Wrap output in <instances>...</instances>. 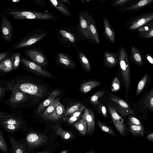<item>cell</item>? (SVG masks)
<instances>
[{
  "instance_id": "cell-1",
  "label": "cell",
  "mask_w": 153,
  "mask_h": 153,
  "mask_svg": "<svg viewBox=\"0 0 153 153\" xmlns=\"http://www.w3.org/2000/svg\"><path fill=\"white\" fill-rule=\"evenodd\" d=\"M28 78L8 81L5 87L15 88L28 94L38 97H43L48 91L45 83L39 78L33 77Z\"/></svg>"
},
{
  "instance_id": "cell-2",
  "label": "cell",
  "mask_w": 153,
  "mask_h": 153,
  "mask_svg": "<svg viewBox=\"0 0 153 153\" xmlns=\"http://www.w3.org/2000/svg\"><path fill=\"white\" fill-rule=\"evenodd\" d=\"M4 13L16 19H41L56 22L58 19L54 14L47 12L7 8Z\"/></svg>"
},
{
  "instance_id": "cell-3",
  "label": "cell",
  "mask_w": 153,
  "mask_h": 153,
  "mask_svg": "<svg viewBox=\"0 0 153 153\" xmlns=\"http://www.w3.org/2000/svg\"><path fill=\"white\" fill-rule=\"evenodd\" d=\"M55 33L58 40L69 48L75 47L81 41V37L76 31L65 27L57 28Z\"/></svg>"
},
{
  "instance_id": "cell-4",
  "label": "cell",
  "mask_w": 153,
  "mask_h": 153,
  "mask_svg": "<svg viewBox=\"0 0 153 153\" xmlns=\"http://www.w3.org/2000/svg\"><path fill=\"white\" fill-rule=\"evenodd\" d=\"M118 62L125 90L128 91L131 82L130 63L127 52L123 47H121L119 49Z\"/></svg>"
},
{
  "instance_id": "cell-5",
  "label": "cell",
  "mask_w": 153,
  "mask_h": 153,
  "mask_svg": "<svg viewBox=\"0 0 153 153\" xmlns=\"http://www.w3.org/2000/svg\"><path fill=\"white\" fill-rule=\"evenodd\" d=\"M7 91H10L11 94L9 98L1 101L8 105L12 110L14 111L20 108L21 104L25 102L27 99L28 94L15 88H5Z\"/></svg>"
},
{
  "instance_id": "cell-6",
  "label": "cell",
  "mask_w": 153,
  "mask_h": 153,
  "mask_svg": "<svg viewBox=\"0 0 153 153\" xmlns=\"http://www.w3.org/2000/svg\"><path fill=\"white\" fill-rule=\"evenodd\" d=\"M48 35V32L43 30H35L16 43L14 47L18 49L30 46L41 41Z\"/></svg>"
},
{
  "instance_id": "cell-7",
  "label": "cell",
  "mask_w": 153,
  "mask_h": 153,
  "mask_svg": "<svg viewBox=\"0 0 153 153\" xmlns=\"http://www.w3.org/2000/svg\"><path fill=\"white\" fill-rule=\"evenodd\" d=\"M153 19V13H145L134 16L126 22L125 26L128 30L134 31Z\"/></svg>"
},
{
  "instance_id": "cell-8",
  "label": "cell",
  "mask_w": 153,
  "mask_h": 153,
  "mask_svg": "<svg viewBox=\"0 0 153 153\" xmlns=\"http://www.w3.org/2000/svg\"><path fill=\"white\" fill-rule=\"evenodd\" d=\"M108 94L111 100L110 104L123 116L134 114V110L125 101L113 94Z\"/></svg>"
},
{
  "instance_id": "cell-9",
  "label": "cell",
  "mask_w": 153,
  "mask_h": 153,
  "mask_svg": "<svg viewBox=\"0 0 153 153\" xmlns=\"http://www.w3.org/2000/svg\"><path fill=\"white\" fill-rule=\"evenodd\" d=\"M21 61L29 71L38 77L47 78L53 77L51 72L33 61L25 58L21 59Z\"/></svg>"
},
{
  "instance_id": "cell-10",
  "label": "cell",
  "mask_w": 153,
  "mask_h": 153,
  "mask_svg": "<svg viewBox=\"0 0 153 153\" xmlns=\"http://www.w3.org/2000/svg\"><path fill=\"white\" fill-rule=\"evenodd\" d=\"M24 53L33 62L41 67L45 68L48 67V60L45 54L39 49H27Z\"/></svg>"
},
{
  "instance_id": "cell-11",
  "label": "cell",
  "mask_w": 153,
  "mask_h": 153,
  "mask_svg": "<svg viewBox=\"0 0 153 153\" xmlns=\"http://www.w3.org/2000/svg\"><path fill=\"white\" fill-rule=\"evenodd\" d=\"M25 140L26 146L28 147L27 152L33 147L44 144L47 140V138L44 135L31 132L27 134Z\"/></svg>"
},
{
  "instance_id": "cell-12",
  "label": "cell",
  "mask_w": 153,
  "mask_h": 153,
  "mask_svg": "<svg viewBox=\"0 0 153 153\" xmlns=\"http://www.w3.org/2000/svg\"><path fill=\"white\" fill-rule=\"evenodd\" d=\"M55 59L56 64L64 68L72 70L76 67L75 62L66 53L58 52L55 56Z\"/></svg>"
},
{
  "instance_id": "cell-13",
  "label": "cell",
  "mask_w": 153,
  "mask_h": 153,
  "mask_svg": "<svg viewBox=\"0 0 153 153\" xmlns=\"http://www.w3.org/2000/svg\"><path fill=\"white\" fill-rule=\"evenodd\" d=\"M107 104L109 111L116 128L120 134L123 135L126 130V127L123 119L109 103Z\"/></svg>"
},
{
  "instance_id": "cell-14",
  "label": "cell",
  "mask_w": 153,
  "mask_h": 153,
  "mask_svg": "<svg viewBox=\"0 0 153 153\" xmlns=\"http://www.w3.org/2000/svg\"><path fill=\"white\" fill-rule=\"evenodd\" d=\"M86 19L89 26L90 33L93 42L98 44L100 43V40L96 23L92 15L86 10L82 11Z\"/></svg>"
},
{
  "instance_id": "cell-15",
  "label": "cell",
  "mask_w": 153,
  "mask_h": 153,
  "mask_svg": "<svg viewBox=\"0 0 153 153\" xmlns=\"http://www.w3.org/2000/svg\"><path fill=\"white\" fill-rule=\"evenodd\" d=\"M153 1V0H140L131 5L120 7L117 9V10L123 13L126 12H135L148 6Z\"/></svg>"
},
{
  "instance_id": "cell-16",
  "label": "cell",
  "mask_w": 153,
  "mask_h": 153,
  "mask_svg": "<svg viewBox=\"0 0 153 153\" xmlns=\"http://www.w3.org/2000/svg\"><path fill=\"white\" fill-rule=\"evenodd\" d=\"M79 22L78 29L82 36L88 41L93 42L87 21L84 16L82 11L79 13Z\"/></svg>"
},
{
  "instance_id": "cell-17",
  "label": "cell",
  "mask_w": 153,
  "mask_h": 153,
  "mask_svg": "<svg viewBox=\"0 0 153 153\" xmlns=\"http://www.w3.org/2000/svg\"><path fill=\"white\" fill-rule=\"evenodd\" d=\"M1 29L2 35L7 41H10L13 33L12 25L9 19L5 15L1 14Z\"/></svg>"
},
{
  "instance_id": "cell-18",
  "label": "cell",
  "mask_w": 153,
  "mask_h": 153,
  "mask_svg": "<svg viewBox=\"0 0 153 153\" xmlns=\"http://www.w3.org/2000/svg\"><path fill=\"white\" fill-rule=\"evenodd\" d=\"M59 100V98L54 99L48 106L40 116L46 120L56 121L59 119L55 111V105Z\"/></svg>"
},
{
  "instance_id": "cell-19",
  "label": "cell",
  "mask_w": 153,
  "mask_h": 153,
  "mask_svg": "<svg viewBox=\"0 0 153 153\" xmlns=\"http://www.w3.org/2000/svg\"><path fill=\"white\" fill-rule=\"evenodd\" d=\"M8 139L11 146L10 152L13 153H27V149L25 143H20L13 135L9 136Z\"/></svg>"
},
{
  "instance_id": "cell-20",
  "label": "cell",
  "mask_w": 153,
  "mask_h": 153,
  "mask_svg": "<svg viewBox=\"0 0 153 153\" xmlns=\"http://www.w3.org/2000/svg\"><path fill=\"white\" fill-rule=\"evenodd\" d=\"M82 116L85 119L87 125V132L88 134H91L95 128L94 114L90 109L85 108L84 110Z\"/></svg>"
},
{
  "instance_id": "cell-21",
  "label": "cell",
  "mask_w": 153,
  "mask_h": 153,
  "mask_svg": "<svg viewBox=\"0 0 153 153\" xmlns=\"http://www.w3.org/2000/svg\"><path fill=\"white\" fill-rule=\"evenodd\" d=\"M50 4L62 15L71 17V13L65 4L60 0H48Z\"/></svg>"
},
{
  "instance_id": "cell-22",
  "label": "cell",
  "mask_w": 153,
  "mask_h": 153,
  "mask_svg": "<svg viewBox=\"0 0 153 153\" xmlns=\"http://www.w3.org/2000/svg\"><path fill=\"white\" fill-rule=\"evenodd\" d=\"M102 20L104 25V34L107 38L112 43L115 41V32L111 27L108 18L103 17Z\"/></svg>"
},
{
  "instance_id": "cell-23",
  "label": "cell",
  "mask_w": 153,
  "mask_h": 153,
  "mask_svg": "<svg viewBox=\"0 0 153 153\" xmlns=\"http://www.w3.org/2000/svg\"><path fill=\"white\" fill-rule=\"evenodd\" d=\"M118 61L117 54L114 53L105 52L104 53V64L108 68H114Z\"/></svg>"
},
{
  "instance_id": "cell-24",
  "label": "cell",
  "mask_w": 153,
  "mask_h": 153,
  "mask_svg": "<svg viewBox=\"0 0 153 153\" xmlns=\"http://www.w3.org/2000/svg\"><path fill=\"white\" fill-rule=\"evenodd\" d=\"M61 93V91L58 89L53 90L48 98L39 105L37 109V113L38 114L42 112Z\"/></svg>"
},
{
  "instance_id": "cell-25",
  "label": "cell",
  "mask_w": 153,
  "mask_h": 153,
  "mask_svg": "<svg viewBox=\"0 0 153 153\" xmlns=\"http://www.w3.org/2000/svg\"><path fill=\"white\" fill-rule=\"evenodd\" d=\"M0 123L19 125L24 127V120L20 115H15L10 117L0 119Z\"/></svg>"
},
{
  "instance_id": "cell-26",
  "label": "cell",
  "mask_w": 153,
  "mask_h": 153,
  "mask_svg": "<svg viewBox=\"0 0 153 153\" xmlns=\"http://www.w3.org/2000/svg\"><path fill=\"white\" fill-rule=\"evenodd\" d=\"M76 50L79 61L83 69L87 72H90L91 71V65L86 56L82 50L78 49H76Z\"/></svg>"
},
{
  "instance_id": "cell-27",
  "label": "cell",
  "mask_w": 153,
  "mask_h": 153,
  "mask_svg": "<svg viewBox=\"0 0 153 153\" xmlns=\"http://www.w3.org/2000/svg\"><path fill=\"white\" fill-rule=\"evenodd\" d=\"M100 84L101 82L99 81L89 80L82 83L80 86V90L83 93L86 94L99 85Z\"/></svg>"
},
{
  "instance_id": "cell-28",
  "label": "cell",
  "mask_w": 153,
  "mask_h": 153,
  "mask_svg": "<svg viewBox=\"0 0 153 153\" xmlns=\"http://www.w3.org/2000/svg\"><path fill=\"white\" fill-rule=\"evenodd\" d=\"M131 55L134 62L137 65L141 66L143 64V61L140 52L134 46L131 47Z\"/></svg>"
},
{
  "instance_id": "cell-29",
  "label": "cell",
  "mask_w": 153,
  "mask_h": 153,
  "mask_svg": "<svg viewBox=\"0 0 153 153\" xmlns=\"http://www.w3.org/2000/svg\"><path fill=\"white\" fill-rule=\"evenodd\" d=\"M143 107L151 111L153 110V89L152 88L146 96L143 102Z\"/></svg>"
},
{
  "instance_id": "cell-30",
  "label": "cell",
  "mask_w": 153,
  "mask_h": 153,
  "mask_svg": "<svg viewBox=\"0 0 153 153\" xmlns=\"http://www.w3.org/2000/svg\"><path fill=\"white\" fill-rule=\"evenodd\" d=\"M73 126L81 134L84 135L86 134L87 131V125L85 119L82 116V118Z\"/></svg>"
},
{
  "instance_id": "cell-31",
  "label": "cell",
  "mask_w": 153,
  "mask_h": 153,
  "mask_svg": "<svg viewBox=\"0 0 153 153\" xmlns=\"http://www.w3.org/2000/svg\"><path fill=\"white\" fill-rule=\"evenodd\" d=\"M13 67L10 58H4L0 61V71L5 72L12 71Z\"/></svg>"
},
{
  "instance_id": "cell-32",
  "label": "cell",
  "mask_w": 153,
  "mask_h": 153,
  "mask_svg": "<svg viewBox=\"0 0 153 153\" xmlns=\"http://www.w3.org/2000/svg\"><path fill=\"white\" fill-rule=\"evenodd\" d=\"M0 126L4 130L10 133L19 131L24 129V127L21 126L3 123H0Z\"/></svg>"
},
{
  "instance_id": "cell-33",
  "label": "cell",
  "mask_w": 153,
  "mask_h": 153,
  "mask_svg": "<svg viewBox=\"0 0 153 153\" xmlns=\"http://www.w3.org/2000/svg\"><path fill=\"white\" fill-rule=\"evenodd\" d=\"M56 134L61 136L63 139H68L71 138L70 133L68 131L63 130L59 124L52 126Z\"/></svg>"
},
{
  "instance_id": "cell-34",
  "label": "cell",
  "mask_w": 153,
  "mask_h": 153,
  "mask_svg": "<svg viewBox=\"0 0 153 153\" xmlns=\"http://www.w3.org/2000/svg\"><path fill=\"white\" fill-rule=\"evenodd\" d=\"M131 132L134 135L143 136L144 134V130L142 125L135 126L130 122H128Z\"/></svg>"
},
{
  "instance_id": "cell-35",
  "label": "cell",
  "mask_w": 153,
  "mask_h": 153,
  "mask_svg": "<svg viewBox=\"0 0 153 153\" xmlns=\"http://www.w3.org/2000/svg\"><path fill=\"white\" fill-rule=\"evenodd\" d=\"M0 150L5 153L9 152V148L7 145L4 133L0 128Z\"/></svg>"
},
{
  "instance_id": "cell-36",
  "label": "cell",
  "mask_w": 153,
  "mask_h": 153,
  "mask_svg": "<svg viewBox=\"0 0 153 153\" xmlns=\"http://www.w3.org/2000/svg\"><path fill=\"white\" fill-rule=\"evenodd\" d=\"M149 78L148 74H145L139 82L136 91V94L139 95L142 91L146 85Z\"/></svg>"
},
{
  "instance_id": "cell-37",
  "label": "cell",
  "mask_w": 153,
  "mask_h": 153,
  "mask_svg": "<svg viewBox=\"0 0 153 153\" xmlns=\"http://www.w3.org/2000/svg\"><path fill=\"white\" fill-rule=\"evenodd\" d=\"M140 0H119L111 4L113 7H122L132 4Z\"/></svg>"
},
{
  "instance_id": "cell-38",
  "label": "cell",
  "mask_w": 153,
  "mask_h": 153,
  "mask_svg": "<svg viewBox=\"0 0 153 153\" xmlns=\"http://www.w3.org/2000/svg\"><path fill=\"white\" fill-rule=\"evenodd\" d=\"M13 68L16 69L19 66L20 60V53H15L13 54L11 56Z\"/></svg>"
},
{
  "instance_id": "cell-39",
  "label": "cell",
  "mask_w": 153,
  "mask_h": 153,
  "mask_svg": "<svg viewBox=\"0 0 153 153\" xmlns=\"http://www.w3.org/2000/svg\"><path fill=\"white\" fill-rule=\"evenodd\" d=\"M105 93L104 90H100L96 92L91 98V102L94 105H98L99 104L98 99L103 95Z\"/></svg>"
},
{
  "instance_id": "cell-40",
  "label": "cell",
  "mask_w": 153,
  "mask_h": 153,
  "mask_svg": "<svg viewBox=\"0 0 153 153\" xmlns=\"http://www.w3.org/2000/svg\"><path fill=\"white\" fill-rule=\"evenodd\" d=\"M55 111L58 119L64 117L65 113V108L64 106L59 101L55 105Z\"/></svg>"
},
{
  "instance_id": "cell-41",
  "label": "cell",
  "mask_w": 153,
  "mask_h": 153,
  "mask_svg": "<svg viewBox=\"0 0 153 153\" xmlns=\"http://www.w3.org/2000/svg\"><path fill=\"white\" fill-rule=\"evenodd\" d=\"M97 123L99 127L103 131L109 134L114 136L116 135L115 133L110 127L108 126L105 124L99 121H97Z\"/></svg>"
},
{
  "instance_id": "cell-42",
  "label": "cell",
  "mask_w": 153,
  "mask_h": 153,
  "mask_svg": "<svg viewBox=\"0 0 153 153\" xmlns=\"http://www.w3.org/2000/svg\"><path fill=\"white\" fill-rule=\"evenodd\" d=\"M120 88V83L118 77L115 76L112 82L111 86V91L112 92L118 91Z\"/></svg>"
},
{
  "instance_id": "cell-43",
  "label": "cell",
  "mask_w": 153,
  "mask_h": 153,
  "mask_svg": "<svg viewBox=\"0 0 153 153\" xmlns=\"http://www.w3.org/2000/svg\"><path fill=\"white\" fill-rule=\"evenodd\" d=\"M83 105L81 103H79L71 106L66 110L63 117H66L70 115L81 107Z\"/></svg>"
},
{
  "instance_id": "cell-44",
  "label": "cell",
  "mask_w": 153,
  "mask_h": 153,
  "mask_svg": "<svg viewBox=\"0 0 153 153\" xmlns=\"http://www.w3.org/2000/svg\"><path fill=\"white\" fill-rule=\"evenodd\" d=\"M139 36L145 39H148L152 38L153 36V28L146 31L139 32Z\"/></svg>"
},
{
  "instance_id": "cell-45",
  "label": "cell",
  "mask_w": 153,
  "mask_h": 153,
  "mask_svg": "<svg viewBox=\"0 0 153 153\" xmlns=\"http://www.w3.org/2000/svg\"><path fill=\"white\" fill-rule=\"evenodd\" d=\"M151 21L143 25L137 29L138 32H141L147 31L153 28V22Z\"/></svg>"
},
{
  "instance_id": "cell-46",
  "label": "cell",
  "mask_w": 153,
  "mask_h": 153,
  "mask_svg": "<svg viewBox=\"0 0 153 153\" xmlns=\"http://www.w3.org/2000/svg\"><path fill=\"white\" fill-rule=\"evenodd\" d=\"M85 108V107L83 105L81 107L78 108L73 113L70 114V116H73L75 117H79L82 113V111Z\"/></svg>"
},
{
  "instance_id": "cell-47",
  "label": "cell",
  "mask_w": 153,
  "mask_h": 153,
  "mask_svg": "<svg viewBox=\"0 0 153 153\" xmlns=\"http://www.w3.org/2000/svg\"><path fill=\"white\" fill-rule=\"evenodd\" d=\"M129 120L131 123L134 125L138 126L142 125L141 123L139 120L134 117H129Z\"/></svg>"
},
{
  "instance_id": "cell-48",
  "label": "cell",
  "mask_w": 153,
  "mask_h": 153,
  "mask_svg": "<svg viewBox=\"0 0 153 153\" xmlns=\"http://www.w3.org/2000/svg\"><path fill=\"white\" fill-rule=\"evenodd\" d=\"M15 115L13 113L2 111L0 110V119L11 117Z\"/></svg>"
},
{
  "instance_id": "cell-49",
  "label": "cell",
  "mask_w": 153,
  "mask_h": 153,
  "mask_svg": "<svg viewBox=\"0 0 153 153\" xmlns=\"http://www.w3.org/2000/svg\"><path fill=\"white\" fill-rule=\"evenodd\" d=\"M35 3L39 6L45 7L46 5V3L45 0H32Z\"/></svg>"
},
{
  "instance_id": "cell-50",
  "label": "cell",
  "mask_w": 153,
  "mask_h": 153,
  "mask_svg": "<svg viewBox=\"0 0 153 153\" xmlns=\"http://www.w3.org/2000/svg\"><path fill=\"white\" fill-rule=\"evenodd\" d=\"M6 91L5 87L0 86V101L2 100L4 97Z\"/></svg>"
},
{
  "instance_id": "cell-51",
  "label": "cell",
  "mask_w": 153,
  "mask_h": 153,
  "mask_svg": "<svg viewBox=\"0 0 153 153\" xmlns=\"http://www.w3.org/2000/svg\"><path fill=\"white\" fill-rule=\"evenodd\" d=\"M79 117H75L73 116H71L70 117L65 118L64 119L67 120L68 122L70 123H72L75 122L78 119Z\"/></svg>"
},
{
  "instance_id": "cell-52",
  "label": "cell",
  "mask_w": 153,
  "mask_h": 153,
  "mask_svg": "<svg viewBox=\"0 0 153 153\" xmlns=\"http://www.w3.org/2000/svg\"><path fill=\"white\" fill-rule=\"evenodd\" d=\"M100 109L103 116L106 117L107 116V110L106 107L103 105H102L100 106Z\"/></svg>"
},
{
  "instance_id": "cell-53",
  "label": "cell",
  "mask_w": 153,
  "mask_h": 153,
  "mask_svg": "<svg viewBox=\"0 0 153 153\" xmlns=\"http://www.w3.org/2000/svg\"><path fill=\"white\" fill-rule=\"evenodd\" d=\"M147 59L149 62L152 65H153V58L152 56L149 54H147L146 55Z\"/></svg>"
},
{
  "instance_id": "cell-54",
  "label": "cell",
  "mask_w": 153,
  "mask_h": 153,
  "mask_svg": "<svg viewBox=\"0 0 153 153\" xmlns=\"http://www.w3.org/2000/svg\"><path fill=\"white\" fill-rule=\"evenodd\" d=\"M8 54L7 53H0V61L6 58Z\"/></svg>"
},
{
  "instance_id": "cell-55",
  "label": "cell",
  "mask_w": 153,
  "mask_h": 153,
  "mask_svg": "<svg viewBox=\"0 0 153 153\" xmlns=\"http://www.w3.org/2000/svg\"><path fill=\"white\" fill-rule=\"evenodd\" d=\"M147 139L150 141H153V133H152L148 135L147 137Z\"/></svg>"
},
{
  "instance_id": "cell-56",
  "label": "cell",
  "mask_w": 153,
  "mask_h": 153,
  "mask_svg": "<svg viewBox=\"0 0 153 153\" xmlns=\"http://www.w3.org/2000/svg\"><path fill=\"white\" fill-rule=\"evenodd\" d=\"M95 0H79L80 2L83 4L87 3Z\"/></svg>"
},
{
  "instance_id": "cell-57",
  "label": "cell",
  "mask_w": 153,
  "mask_h": 153,
  "mask_svg": "<svg viewBox=\"0 0 153 153\" xmlns=\"http://www.w3.org/2000/svg\"><path fill=\"white\" fill-rule=\"evenodd\" d=\"M62 2L64 3L67 4L69 5H71V3L69 0H60Z\"/></svg>"
},
{
  "instance_id": "cell-58",
  "label": "cell",
  "mask_w": 153,
  "mask_h": 153,
  "mask_svg": "<svg viewBox=\"0 0 153 153\" xmlns=\"http://www.w3.org/2000/svg\"><path fill=\"white\" fill-rule=\"evenodd\" d=\"M100 2H105L108 0H98Z\"/></svg>"
},
{
  "instance_id": "cell-59",
  "label": "cell",
  "mask_w": 153,
  "mask_h": 153,
  "mask_svg": "<svg viewBox=\"0 0 153 153\" xmlns=\"http://www.w3.org/2000/svg\"><path fill=\"white\" fill-rule=\"evenodd\" d=\"M20 0H12V1L14 2H19Z\"/></svg>"
},
{
  "instance_id": "cell-60",
  "label": "cell",
  "mask_w": 153,
  "mask_h": 153,
  "mask_svg": "<svg viewBox=\"0 0 153 153\" xmlns=\"http://www.w3.org/2000/svg\"><path fill=\"white\" fill-rule=\"evenodd\" d=\"M119 0H112L111 1V4H112Z\"/></svg>"
},
{
  "instance_id": "cell-61",
  "label": "cell",
  "mask_w": 153,
  "mask_h": 153,
  "mask_svg": "<svg viewBox=\"0 0 153 153\" xmlns=\"http://www.w3.org/2000/svg\"><path fill=\"white\" fill-rule=\"evenodd\" d=\"M67 152L66 150L62 151V152H61V153H65Z\"/></svg>"
}]
</instances>
